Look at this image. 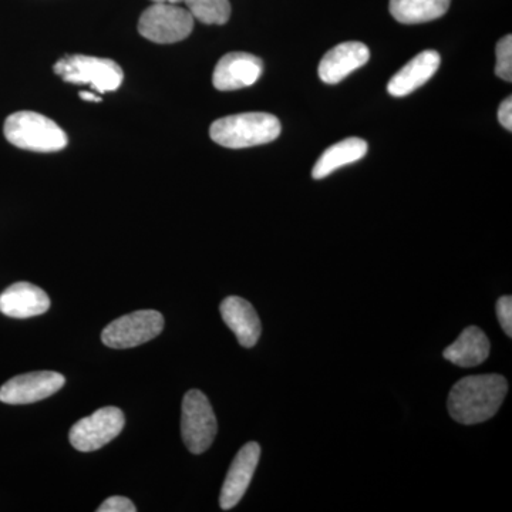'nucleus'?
I'll return each mask as SVG.
<instances>
[{"label": "nucleus", "instance_id": "5701e85b", "mask_svg": "<svg viewBox=\"0 0 512 512\" xmlns=\"http://www.w3.org/2000/svg\"><path fill=\"white\" fill-rule=\"evenodd\" d=\"M498 121L508 131L512 130V97H508L501 103L498 109Z\"/></svg>", "mask_w": 512, "mask_h": 512}, {"label": "nucleus", "instance_id": "f8f14e48", "mask_svg": "<svg viewBox=\"0 0 512 512\" xmlns=\"http://www.w3.org/2000/svg\"><path fill=\"white\" fill-rule=\"evenodd\" d=\"M370 59L369 47L360 42H346L329 50L319 64L323 83L338 84L350 73L365 66Z\"/></svg>", "mask_w": 512, "mask_h": 512}, {"label": "nucleus", "instance_id": "b1692460", "mask_svg": "<svg viewBox=\"0 0 512 512\" xmlns=\"http://www.w3.org/2000/svg\"><path fill=\"white\" fill-rule=\"evenodd\" d=\"M80 99L86 100V101H94V103H100L101 97L97 96V94L90 93V92H82L80 93Z\"/></svg>", "mask_w": 512, "mask_h": 512}, {"label": "nucleus", "instance_id": "393cba45", "mask_svg": "<svg viewBox=\"0 0 512 512\" xmlns=\"http://www.w3.org/2000/svg\"><path fill=\"white\" fill-rule=\"evenodd\" d=\"M154 3H173V5H177V3L184 2V0H153Z\"/></svg>", "mask_w": 512, "mask_h": 512}, {"label": "nucleus", "instance_id": "dca6fc26", "mask_svg": "<svg viewBox=\"0 0 512 512\" xmlns=\"http://www.w3.org/2000/svg\"><path fill=\"white\" fill-rule=\"evenodd\" d=\"M491 345L487 335L477 328L468 326L458 336L453 345L443 352L444 359L460 367H474L481 365L490 355Z\"/></svg>", "mask_w": 512, "mask_h": 512}, {"label": "nucleus", "instance_id": "9b49d317", "mask_svg": "<svg viewBox=\"0 0 512 512\" xmlns=\"http://www.w3.org/2000/svg\"><path fill=\"white\" fill-rule=\"evenodd\" d=\"M259 457H261V447L255 441L245 444L238 451L231 467H229L224 485H222L220 497L222 510L228 511L234 508L247 493L256 467H258Z\"/></svg>", "mask_w": 512, "mask_h": 512}, {"label": "nucleus", "instance_id": "2eb2a0df", "mask_svg": "<svg viewBox=\"0 0 512 512\" xmlns=\"http://www.w3.org/2000/svg\"><path fill=\"white\" fill-rule=\"evenodd\" d=\"M441 57L436 50H424L394 74L387 84V92L393 97L409 96L424 86L439 70Z\"/></svg>", "mask_w": 512, "mask_h": 512}, {"label": "nucleus", "instance_id": "a211bd4d", "mask_svg": "<svg viewBox=\"0 0 512 512\" xmlns=\"http://www.w3.org/2000/svg\"><path fill=\"white\" fill-rule=\"evenodd\" d=\"M451 0H390V13L404 25H419L446 15Z\"/></svg>", "mask_w": 512, "mask_h": 512}, {"label": "nucleus", "instance_id": "4468645a", "mask_svg": "<svg viewBox=\"0 0 512 512\" xmlns=\"http://www.w3.org/2000/svg\"><path fill=\"white\" fill-rule=\"evenodd\" d=\"M221 316L237 336L242 348H254L261 338L262 326L254 306L239 296H228L221 302Z\"/></svg>", "mask_w": 512, "mask_h": 512}, {"label": "nucleus", "instance_id": "412c9836", "mask_svg": "<svg viewBox=\"0 0 512 512\" xmlns=\"http://www.w3.org/2000/svg\"><path fill=\"white\" fill-rule=\"evenodd\" d=\"M495 311H497L498 320H500L501 326H503L505 335L508 338L512 336V298L510 295L503 296V298L498 299L497 306H495Z\"/></svg>", "mask_w": 512, "mask_h": 512}, {"label": "nucleus", "instance_id": "aec40b11", "mask_svg": "<svg viewBox=\"0 0 512 512\" xmlns=\"http://www.w3.org/2000/svg\"><path fill=\"white\" fill-rule=\"evenodd\" d=\"M495 74L504 82H512V36H504L497 45Z\"/></svg>", "mask_w": 512, "mask_h": 512}, {"label": "nucleus", "instance_id": "f03ea898", "mask_svg": "<svg viewBox=\"0 0 512 512\" xmlns=\"http://www.w3.org/2000/svg\"><path fill=\"white\" fill-rule=\"evenodd\" d=\"M281 131V121L272 114L244 113L214 121L210 136L222 147L239 150L272 143Z\"/></svg>", "mask_w": 512, "mask_h": 512}, {"label": "nucleus", "instance_id": "423d86ee", "mask_svg": "<svg viewBox=\"0 0 512 512\" xmlns=\"http://www.w3.org/2000/svg\"><path fill=\"white\" fill-rule=\"evenodd\" d=\"M194 18L188 10L173 3H154L138 20V32L160 45L181 42L191 35Z\"/></svg>", "mask_w": 512, "mask_h": 512}, {"label": "nucleus", "instance_id": "f3484780", "mask_svg": "<svg viewBox=\"0 0 512 512\" xmlns=\"http://www.w3.org/2000/svg\"><path fill=\"white\" fill-rule=\"evenodd\" d=\"M367 150H369V146L362 138L352 137L339 141L335 146L325 150V153L316 161L312 177L315 180H322L345 165L357 163L366 156Z\"/></svg>", "mask_w": 512, "mask_h": 512}, {"label": "nucleus", "instance_id": "ddd939ff", "mask_svg": "<svg viewBox=\"0 0 512 512\" xmlns=\"http://www.w3.org/2000/svg\"><path fill=\"white\" fill-rule=\"evenodd\" d=\"M50 309V298L39 286L29 282L10 285L0 293V312L9 318L28 319Z\"/></svg>", "mask_w": 512, "mask_h": 512}, {"label": "nucleus", "instance_id": "9d476101", "mask_svg": "<svg viewBox=\"0 0 512 512\" xmlns=\"http://www.w3.org/2000/svg\"><path fill=\"white\" fill-rule=\"evenodd\" d=\"M264 72V62L259 57L244 52L228 53L214 70L212 83L220 92H234L258 82Z\"/></svg>", "mask_w": 512, "mask_h": 512}, {"label": "nucleus", "instance_id": "1a4fd4ad", "mask_svg": "<svg viewBox=\"0 0 512 512\" xmlns=\"http://www.w3.org/2000/svg\"><path fill=\"white\" fill-rule=\"evenodd\" d=\"M66 383L57 372H32L8 380L0 387V402L30 404L45 400L59 392Z\"/></svg>", "mask_w": 512, "mask_h": 512}, {"label": "nucleus", "instance_id": "4be33fe9", "mask_svg": "<svg viewBox=\"0 0 512 512\" xmlns=\"http://www.w3.org/2000/svg\"><path fill=\"white\" fill-rule=\"evenodd\" d=\"M137 508L133 501L128 500L126 497L114 495V497L107 498L103 504L97 508V512H136Z\"/></svg>", "mask_w": 512, "mask_h": 512}, {"label": "nucleus", "instance_id": "0eeeda50", "mask_svg": "<svg viewBox=\"0 0 512 512\" xmlns=\"http://www.w3.org/2000/svg\"><path fill=\"white\" fill-rule=\"evenodd\" d=\"M164 329L157 311H137L113 320L101 333V342L111 349H130L156 339Z\"/></svg>", "mask_w": 512, "mask_h": 512}, {"label": "nucleus", "instance_id": "39448f33", "mask_svg": "<svg viewBox=\"0 0 512 512\" xmlns=\"http://www.w3.org/2000/svg\"><path fill=\"white\" fill-rule=\"evenodd\" d=\"M218 423L210 400L200 390H190L183 400L181 434L192 454H202L217 437Z\"/></svg>", "mask_w": 512, "mask_h": 512}, {"label": "nucleus", "instance_id": "6ab92c4d", "mask_svg": "<svg viewBox=\"0 0 512 512\" xmlns=\"http://www.w3.org/2000/svg\"><path fill=\"white\" fill-rule=\"evenodd\" d=\"M192 18L204 25H225L231 18L229 0H184Z\"/></svg>", "mask_w": 512, "mask_h": 512}, {"label": "nucleus", "instance_id": "f257e3e1", "mask_svg": "<svg viewBox=\"0 0 512 512\" xmlns=\"http://www.w3.org/2000/svg\"><path fill=\"white\" fill-rule=\"evenodd\" d=\"M508 392L501 375L468 376L458 380L448 394V413L457 423H483L495 416Z\"/></svg>", "mask_w": 512, "mask_h": 512}, {"label": "nucleus", "instance_id": "20e7f679", "mask_svg": "<svg viewBox=\"0 0 512 512\" xmlns=\"http://www.w3.org/2000/svg\"><path fill=\"white\" fill-rule=\"evenodd\" d=\"M53 70L64 82L87 84L100 94L116 92L124 80L123 69L114 60L93 56H64Z\"/></svg>", "mask_w": 512, "mask_h": 512}, {"label": "nucleus", "instance_id": "6e6552de", "mask_svg": "<svg viewBox=\"0 0 512 512\" xmlns=\"http://www.w3.org/2000/svg\"><path fill=\"white\" fill-rule=\"evenodd\" d=\"M124 424L126 417L119 407H103L74 424L69 433L70 444L83 453L100 450L119 436Z\"/></svg>", "mask_w": 512, "mask_h": 512}, {"label": "nucleus", "instance_id": "7ed1b4c3", "mask_svg": "<svg viewBox=\"0 0 512 512\" xmlns=\"http://www.w3.org/2000/svg\"><path fill=\"white\" fill-rule=\"evenodd\" d=\"M3 133L13 146L36 153H56L69 144V137L55 121L35 111L10 114Z\"/></svg>", "mask_w": 512, "mask_h": 512}]
</instances>
